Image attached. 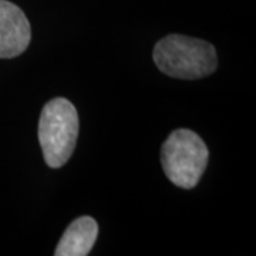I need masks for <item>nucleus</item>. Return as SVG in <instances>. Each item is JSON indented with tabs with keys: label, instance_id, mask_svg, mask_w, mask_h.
<instances>
[{
	"label": "nucleus",
	"instance_id": "nucleus-5",
	"mask_svg": "<svg viewBox=\"0 0 256 256\" xmlns=\"http://www.w3.org/2000/svg\"><path fill=\"white\" fill-rule=\"evenodd\" d=\"M98 238V224L92 216H80L72 222L56 248V256H86Z\"/></svg>",
	"mask_w": 256,
	"mask_h": 256
},
{
	"label": "nucleus",
	"instance_id": "nucleus-4",
	"mask_svg": "<svg viewBox=\"0 0 256 256\" xmlns=\"http://www.w3.org/2000/svg\"><path fill=\"white\" fill-rule=\"evenodd\" d=\"M32 26L23 10L14 3L0 0V58H14L28 50Z\"/></svg>",
	"mask_w": 256,
	"mask_h": 256
},
{
	"label": "nucleus",
	"instance_id": "nucleus-1",
	"mask_svg": "<svg viewBox=\"0 0 256 256\" xmlns=\"http://www.w3.org/2000/svg\"><path fill=\"white\" fill-rule=\"evenodd\" d=\"M154 62L160 72L172 78L198 80L215 73L218 56L215 47L205 40L170 34L156 43Z\"/></svg>",
	"mask_w": 256,
	"mask_h": 256
},
{
	"label": "nucleus",
	"instance_id": "nucleus-2",
	"mask_svg": "<svg viewBox=\"0 0 256 256\" xmlns=\"http://www.w3.org/2000/svg\"><path fill=\"white\" fill-rule=\"evenodd\" d=\"M80 131L77 108L66 98L48 101L38 121V141L50 168H62L73 156Z\"/></svg>",
	"mask_w": 256,
	"mask_h": 256
},
{
	"label": "nucleus",
	"instance_id": "nucleus-3",
	"mask_svg": "<svg viewBox=\"0 0 256 256\" xmlns=\"http://www.w3.org/2000/svg\"><path fill=\"white\" fill-rule=\"evenodd\" d=\"M208 160L210 151L204 140L186 128L174 131L161 150V164L166 178L182 190H192L198 185Z\"/></svg>",
	"mask_w": 256,
	"mask_h": 256
}]
</instances>
